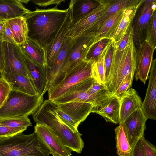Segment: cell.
<instances>
[{
  "mask_svg": "<svg viewBox=\"0 0 156 156\" xmlns=\"http://www.w3.org/2000/svg\"><path fill=\"white\" fill-rule=\"evenodd\" d=\"M57 5L51 8L30 11L24 16L28 28L27 37L37 43L45 50L54 39L65 19L67 11Z\"/></svg>",
  "mask_w": 156,
  "mask_h": 156,
  "instance_id": "cell-1",
  "label": "cell"
},
{
  "mask_svg": "<svg viewBox=\"0 0 156 156\" xmlns=\"http://www.w3.org/2000/svg\"><path fill=\"white\" fill-rule=\"evenodd\" d=\"M57 106L49 100L43 103L32 115L36 124L45 125L58 136L64 145L72 151L80 153L84 147L82 134L73 132L59 117Z\"/></svg>",
  "mask_w": 156,
  "mask_h": 156,
  "instance_id": "cell-2",
  "label": "cell"
},
{
  "mask_svg": "<svg viewBox=\"0 0 156 156\" xmlns=\"http://www.w3.org/2000/svg\"><path fill=\"white\" fill-rule=\"evenodd\" d=\"M50 152L34 132L0 138V156H49Z\"/></svg>",
  "mask_w": 156,
  "mask_h": 156,
  "instance_id": "cell-3",
  "label": "cell"
},
{
  "mask_svg": "<svg viewBox=\"0 0 156 156\" xmlns=\"http://www.w3.org/2000/svg\"><path fill=\"white\" fill-rule=\"evenodd\" d=\"M113 44L109 77L105 86L110 93L114 94L125 77L130 73L135 74L136 50L133 40L120 51Z\"/></svg>",
  "mask_w": 156,
  "mask_h": 156,
  "instance_id": "cell-4",
  "label": "cell"
},
{
  "mask_svg": "<svg viewBox=\"0 0 156 156\" xmlns=\"http://www.w3.org/2000/svg\"><path fill=\"white\" fill-rule=\"evenodd\" d=\"M43 96H31L11 90L0 108V117L28 116L34 113L43 103Z\"/></svg>",
  "mask_w": 156,
  "mask_h": 156,
  "instance_id": "cell-5",
  "label": "cell"
},
{
  "mask_svg": "<svg viewBox=\"0 0 156 156\" xmlns=\"http://www.w3.org/2000/svg\"><path fill=\"white\" fill-rule=\"evenodd\" d=\"M93 62L83 60L67 72L60 83L48 91V100L52 101L60 97L80 82L92 77Z\"/></svg>",
  "mask_w": 156,
  "mask_h": 156,
  "instance_id": "cell-6",
  "label": "cell"
},
{
  "mask_svg": "<svg viewBox=\"0 0 156 156\" xmlns=\"http://www.w3.org/2000/svg\"><path fill=\"white\" fill-rule=\"evenodd\" d=\"M75 42V39L66 36L53 66L51 69H46L47 83L43 95L46 91L56 87L64 79V68Z\"/></svg>",
  "mask_w": 156,
  "mask_h": 156,
  "instance_id": "cell-7",
  "label": "cell"
},
{
  "mask_svg": "<svg viewBox=\"0 0 156 156\" xmlns=\"http://www.w3.org/2000/svg\"><path fill=\"white\" fill-rule=\"evenodd\" d=\"M156 0H142L133 20V43L138 48L145 41L149 20L156 10Z\"/></svg>",
  "mask_w": 156,
  "mask_h": 156,
  "instance_id": "cell-8",
  "label": "cell"
},
{
  "mask_svg": "<svg viewBox=\"0 0 156 156\" xmlns=\"http://www.w3.org/2000/svg\"><path fill=\"white\" fill-rule=\"evenodd\" d=\"M99 5L95 9L80 20L72 22L66 36L75 39L83 34L92 32L93 28L97 21L109 8L111 0H100Z\"/></svg>",
  "mask_w": 156,
  "mask_h": 156,
  "instance_id": "cell-9",
  "label": "cell"
},
{
  "mask_svg": "<svg viewBox=\"0 0 156 156\" xmlns=\"http://www.w3.org/2000/svg\"><path fill=\"white\" fill-rule=\"evenodd\" d=\"M75 40V42L64 68V77L67 72L80 62L86 60V55L90 47L99 40L95 32L85 34L76 38Z\"/></svg>",
  "mask_w": 156,
  "mask_h": 156,
  "instance_id": "cell-10",
  "label": "cell"
},
{
  "mask_svg": "<svg viewBox=\"0 0 156 156\" xmlns=\"http://www.w3.org/2000/svg\"><path fill=\"white\" fill-rule=\"evenodd\" d=\"M4 44L5 67L3 73L20 75L30 79L20 47L6 42Z\"/></svg>",
  "mask_w": 156,
  "mask_h": 156,
  "instance_id": "cell-11",
  "label": "cell"
},
{
  "mask_svg": "<svg viewBox=\"0 0 156 156\" xmlns=\"http://www.w3.org/2000/svg\"><path fill=\"white\" fill-rule=\"evenodd\" d=\"M73 0L70 1L65 20L54 39L45 50L46 69L53 66L58 53L66 37V34L72 22V9Z\"/></svg>",
  "mask_w": 156,
  "mask_h": 156,
  "instance_id": "cell-12",
  "label": "cell"
},
{
  "mask_svg": "<svg viewBox=\"0 0 156 156\" xmlns=\"http://www.w3.org/2000/svg\"><path fill=\"white\" fill-rule=\"evenodd\" d=\"M34 132L38 135L53 156H70L72 151L65 146L56 134L47 126L36 124Z\"/></svg>",
  "mask_w": 156,
  "mask_h": 156,
  "instance_id": "cell-13",
  "label": "cell"
},
{
  "mask_svg": "<svg viewBox=\"0 0 156 156\" xmlns=\"http://www.w3.org/2000/svg\"><path fill=\"white\" fill-rule=\"evenodd\" d=\"M147 119L141 109H137L130 115L122 125L132 149L139 139L144 136Z\"/></svg>",
  "mask_w": 156,
  "mask_h": 156,
  "instance_id": "cell-14",
  "label": "cell"
},
{
  "mask_svg": "<svg viewBox=\"0 0 156 156\" xmlns=\"http://www.w3.org/2000/svg\"><path fill=\"white\" fill-rule=\"evenodd\" d=\"M120 102L119 98L110 93L96 101L91 112L102 116L106 122L119 124Z\"/></svg>",
  "mask_w": 156,
  "mask_h": 156,
  "instance_id": "cell-15",
  "label": "cell"
},
{
  "mask_svg": "<svg viewBox=\"0 0 156 156\" xmlns=\"http://www.w3.org/2000/svg\"><path fill=\"white\" fill-rule=\"evenodd\" d=\"M156 49L145 41L136 48V57L135 69L136 80H140L144 84L149 78L153 55Z\"/></svg>",
  "mask_w": 156,
  "mask_h": 156,
  "instance_id": "cell-16",
  "label": "cell"
},
{
  "mask_svg": "<svg viewBox=\"0 0 156 156\" xmlns=\"http://www.w3.org/2000/svg\"><path fill=\"white\" fill-rule=\"evenodd\" d=\"M95 81L90 77L78 83L60 97L52 101L55 104L71 101H78L93 103V101L87 90Z\"/></svg>",
  "mask_w": 156,
  "mask_h": 156,
  "instance_id": "cell-17",
  "label": "cell"
},
{
  "mask_svg": "<svg viewBox=\"0 0 156 156\" xmlns=\"http://www.w3.org/2000/svg\"><path fill=\"white\" fill-rule=\"evenodd\" d=\"M148 87L141 109L148 119H156V59L152 60Z\"/></svg>",
  "mask_w": 156,
  "mask_h": 156,
  "instance_id": "cell-18",
  "label": "cell"
},
{
  "mask_svg": "<svg viewBox=\"0 0 156 156\" xmlns=\"http://www.w3.org/2000/svg\"><path fill=\"white\" fill-rule=\"evenodd\" d=\"M120 102L119 123L123 124L136 110L141 109L142 102L136 90L131 88L119 97Z\"/></svg>",
  "mask_w": 156,
  "mask_h": 156,
  "instance_id": "cell-19",
  "label": "cell"
},
{
  "mask_svg": "<svg viewBox=\"0 0 156 156\" xmlns=\"http://www.w3.org/2000/svg\"><path fill=\"white\" fill-rule=\"evenodd\" d=\"M22 52L30 80L38 94L43 95L47 83L46 67L37 64Z\"/></svg>",
  "mask_w": 156,
  "mask_h": 156,
  "instance_id": "cell-20",
  "label": "cell"
},
{
  "mask_svg": "<svg viewBox=\"0 0 156 156\" xmlns=\"http://www.w3.org/2000/svg\"><path fill=\"white\" fill-rule=\"evenodd\" d=\"M55 104L58 108L70 116L78 125L84 121L91 113L93 106L92 103L78 101Z\"/></svg>",
  "mask_w": 156,
  "mask_h": 156,
  "instance_id": "cell-21",
  "label": "cell"
},
{
  "mask_svg": "<svg viewBox=\"0 0 156 156\" xmlns=\"http://www.w3.org/2000/svg\"><path fill=\"white\" fill-rule=\"evenodd\" d=\"M0 74L1 77L9 83L11 90L17 91L31 96L39 94L29 78L19 75L5 73Z\"/></svg>",
  "mask_w": 156,
  "mask_h": 156,
  "instance_id": "cell-22",
  "label": "cell"
},
{
  "mask_svg": "<svg viewBox=\"0 0 156 156\" xmlns=\"http://www.w3.org/2000/svg\"><path fill=\"white\" fill-rule=\"evenodd\" d=\"M30 11L19 0H0V20L23 16Z\"/></svg>",
  "mask_w": 156,
  "mask_h": 156,
  "instance_id": "cell-23",
  "label": "cell"
},
{
  "mask_svg": "<svg viewBox=\"0 0 156 156\" xmlns=\"http://www.w3.org/2000/svg\"><path fill=\"white\" fill-rule=\"evenodd\" d=\"M141 1V0H111V4L109 8L95 23L93 28L92 32L96 33L105 21L118 11L137 5Z\"/></svg>",
  "mask_w": 156,
  "mask_h": 156,
  "instance_id": "cell-24",
  "label": "cell"
},
{
  "mask_svg": "<svg viewBox=\"0 0 156 156\" xmlns=\"http://www.w3.org/2000/svg\"><path fill=\"white\" fill-rule=\"evenodd\" d=\"M21 49L34 62L41 66L46 67L45 50L37 43L28 37L20 46Z\"/></svg>",
  "mask_w": 156,
  "mask_h": 156,
  "instance_id": "cell-25",
  "label": "cell"
},
{
  "mask_svg": "<svg viewBox=\"0 0 156 156\" xmlns=\"http://www.w3.org/2000/svg\"><path fill=\"white\" fill-rule=\"evenodd\" d=\"M125 9L118 11L105 21L96 33L98 40L104 38L113 40L116 30L123 17Z\"/></svg>",
  "mask_w": 156,
  "mask_h": 156,
  "instance_id": "cell-26",
  "label": "cell"
},
{
  "mask_svg": "<svg viewBox=\"0 0 156 156\" xmlns=\"http://www.w3.org/2000/svg\"><path fill=\"white\" fill-rule=\"evenodd\" d=\"M10 28L14 39L17 46H20L26 41L28 28L24 16L7 20Z\"/></svg>",
  "mask_w": 156,
  "mask_h": 156,
  "instance_id": "cell-27",
  "label": "cell"
},
{
  "mask_svg": "<svg viewBox=\"0 0 156 156\" xmlns=\"http://www.w3.org/2000/svg\"><path fill=\"white\" fill-rule=\"evenodd\" d=\"M100 4V0H73L72 22L80 20L96 9Z\"/></svg>",
  "mask_w": 156,
  "mask_h": 156,
  "instance_id": "cell-28",
  "label": "cell"
},
{
  "mask_svg": "<svg viewBox=\"0 0 156 156\" xmlns=\"http://www.w3.org/2000/svg\"><path fill=\"white\" fill-rule=\"evenodd\" d=\"M135 5L126 8L122 18L117 27L113 38L114 43L120 41L126 31L133 23V19L137 9L141 2Z\"/></svg>",
  "mask_w": 156,
  "mask_h": 156,
  "instance_id": "cell-29",
  "label": "cell"
},
{
  "mask_svg": "<svg viewBox=\"0 0 156 156\" xmlns=\"http://www.w3.org/2000/svg\"><path fill=\"white\" fill-rule=\"evenodd\" d=\"M113 42L112 39L104 38L94 43L90 47L86 60L95 62L104 57Z\"/></svg>",
  "mask_w": 156,
  "mask_h": 156,
  "instance_id": "cell-30",
  "label": "cell"
},
{
  "mask_svg": "<svg viewBox=\"0 0 156 156\" xmlns=\"http://www.w3.org/2000/svg\"><path fill=\"white\" fill-rule=\"evenodd\" d=\"M115 134L116 147L118 156H131L132 149L124 131L122 125L114 129Z\"/></svg>",
  "mask_w": 156,
  "mask_h": 156,
  "instance_id": "cell-31",
  "label": "cell"
},
{
  "mask_svg": "<svg viewBox=\"0 0 156 156\" xmlns=\"http://www.w3.org/2000/svg\"><path fill=\"white\" fill-rule=\"evenodd\" d=\"M0 125L12 128H27L32 123L27 116L0 117Z\"/></svg>",
  "mask_w": 156,
  "mask_h": 156,
  "instance_id": "cell-32",
  "label": "cell"
},
{
  "mask_svg": "<svg viewBox=\"0 0 156 156\" xmlns=\"http://www.w3.org/2000/svg\"><path fill=\"white\" fill-rule=\"evenodd\" d=\"M153 48H156V12L154 10L148 24L145 40Z\"/></svg>",
  "mask_w": 156,
  "mask_h": 156,
  "instance_id": "cell-33",
  "label": "cell"
},
{
  "mask_svg": "<svg viewBox=\"0 0 156 156\" xmlns=\"http://www.w3.org/2000/svg\"><path fill=\"white\" fill-rule=\"evenodd\" d=\"M104 57L93 63L92 74V77L96 81L105 85Z\"/></svg>",
  "mask_w": 156,
  "mask_h": 156,
  "instance_id": "cell-34",
  "label": "cell"
},
{
  "mask_svg": "<svg viewBox=\"0 0 156 156\" xmlns=\"http://www.w3.org/2000/svg\"><path fill=\"white\" fill-rule=\"evenodd\" d=\"M88 91L94 100V103L99 98L110 93L105 85L100 84L95 80Z\"/></svg>",
  "mask_w": 156,
  "mask_h": 156,
  "instance_id": "cell-35",
  "label": "cell"
},
{
  "mask_svg": "<svg viewBox=\"0 0 156 156\" xmlns=\"http://www.w3.org/2000/svg\"><path fill=\"white\" fill-rule=\"evenodd\" d=\"M131 24L121 39L118 42L114 43V44L116 46L119 51L123 49L132 40H133V32L132 26Z\"/></svg>",
  "mask_w": 156,
  "mask_h": 156,
  "instance_id": "cell-36",
  "label": "cell"
},
{
  "mask_svg": "<svg viewBox=\"0 0 156 156\" xmlns=\"http://www.w3.org/2000/svg\"><path fill=\"white\" fill-rule=\"evenodd\" d=\"M134 75L131 73L127 75L124 79L114 94L119 98L130 88Z\"/></svg>",
  "mask_w": 156,
  "mask_h": 156,
  "instance_id": "cell-37",
  "label": "cell"
},
{
  "mask_svg": "<svg viewBox=\"0 0 156 156\" xmlns=\"http://www.w3.org/2000/svg\"><path fill=\"white\" fill-rule=\"evenodd\" d=\"M113 42L104 56L105 85L108 81L113 50Z\"/></svg>",
  "mask_w": 156,
  "mask_h": 156,
  "instance_id": "cell-38",
  "label": "cell"
},
{
  "mask_svg": "<svg viewBox=\"0 0 156 156\" xmlns=\"http://www.w3.org/2000/svg\"><path fill=\"white\" fill-rule=\"evenodd\" d=\"M56 111L62 121L69 127L73 132H77L79 125L69 116L65 113L57 106Z\"/></svg>",
  "mask_w": 156,
  "mask_h": 156,
  "instance_id": "cell-39",
  "label": "cell"
},
{
  "mask_svg": "<svg viewBox=\"0 0 156 156\" xmlns=\"http://www.w3.org/2000/svg\"><path fill=\"white\" fill-rule=\"evenodd\" d=\"M11 90L9 83L1 77L0 78V108L4 104Z\"/></svg>",
  "mask_w": 156,
  "mask_h": 156,
  "instance_id": "cell-40",
  "label": "cell"
},
{
  "mask_svg": "<svg viewBox=\"0 0 156 156\" xmlns=\"http://www.w3.org/2000/svg\"><path fill=\"white\" fill-rule=\"evenodd\" d=\"M0 38L3 42H6L17 45L14 39L11 30L7 20L0 34Z\"/></svg>",
  "mask_w": 156,
  "mask_h": 156,
  "instance_id": "cell-41",
  "label": "cell"
},
{
  "mask_svg": "<svg viewBox=\"0 0 156 156\" xmlns=\"http://www.w3.org/2000/svg\"><path fill=\"white\" fill-rule=\"evenodd\" d=\"M141 140L144 156H156L155 146L147 140L144 136L141 138Z\"/></svg>",
  "mask_w": 156,
  "mask_h": 156,
  "instance_id": "cell-42",
  "label": "cell"
},
{
  "mask_svg": "<svg viewBox=\"0 0 156 156\" xmlns=\"http://www.w3.org/2000/svg\"><path fill=\"white\" fill-rule=\"evenodd\" d=\"M27 128H12L0 125V138L13 135L22 133Z\"/></svg>",
  "mask_w": 156,
  "mask_h": 156,
  "instance_id": "cell-43",
  "label": "cell"
},
{
  "mask_svg": "<svg viewBox=\"0 0 156 156\" xmlns=\"http://www.w3.org/2000/svg\"><path fill=\"white\" fill-rule=\"evenodd\" d=\"M5 67V56L4 42L0 38V73L4 72Z\"/></svg>",
  "mask_w": 156,
  "mask_h": 156,
  "instance_id": "cell-44",
  "label": "cell"
},
{
  "mask_svg": "<svg viewBox=\"0 0 156 156\" xmlns=\"http://www.w3.org/2000/svg\"><path fill=\"white\" fill-rule=\"evenodd\" d=\"M33 3L39 6L45 7L53 5H58L65 0H37L31 1Z\"/></svg>",
  "mask_w": 156,
  "mask_h": 156,
  "instance_id": "cell-45",
  "label": "cell"
},
{
  "mask_svg": "<svg viewBox=\"0 0 156 156\" xmlns=\"http://www.w3.org/2000/svg\"><path fill=\"white\" fill-rule=\"evenodd\" d=\"M131 156H144L141 138L133 147L131 151Z\"/></svg>",
  "mask_w": 156,
  "mask_h": 156,
  "instance_id": "cell-46",
  "label": "cell"
},
{
  "mask_svg": "<svg viewBox=\"0 0 156 156\" xmlns=\"http://www.w3.org/2000/svg\"><path fill=\"white\" fill-rule=\"evenodd\" d=\"M6 21L0 20V34L2 32Z\"/></svg>",
  "mask_w": 156,
  "mask_h": 156,
  "instance_id": "cell-47",
  "label": "cell"
},
{
  "mask_svg": "<svg viewBox=\"0 0 156 156\" xmlns=\"http://www.w3.org/2000/svg\"><path fill=\"white\" fill-rule=\"evenodd\" d=\"M20 2L22 3L23 4V3L25 4L29 2L30 1L29 0H19Z\"/></svg>",
  "mask_w": 156,
  "mask_h": 156,
  "instance_id": "cell-48",
  "label": "cell"
}]
</instances>
